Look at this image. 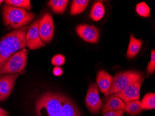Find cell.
Listing matches in <instances>:
<instances>
[{"instance_id": "1", "label": "cell", "mask_w": 155, "mask_h": 116, "mask_svg": "<svg viewBox=\"0 0 155 116\" xmlns=\"http://www.w3.org/2000/svg\"><path fill=\"white\" fill-rule=\"evenodd\" d=\"M29 26L11 31L0 41V70L10 58L20 50L27 47L26 35Z\"/></svg>"}, {"instance_id": "2", "label": "cell", "mask_w": 155, "mask_h": 116, "mask_svg": "<svg viewBox=\"0 0 155 116\" xmlns=\"http://www.w3.org/2000/svg\"><path fill=\"white\" fill-rule=\"evenodd\" d=\"M64 95L47 91L38 98L35 102L36 116H60Z\"/></svg>"}, {"instance_id": "3", "label": "cell", "mask_w": 155, "mask_h": 116, "mask_svg": "<svg viewBox=\"0 0 155 116\" xmlns=\"http://www.w3.org/2000/svg\"><path fill=\"white\" fill-rule=\"evenodd\" d=\"M2 18L5 26L13 28L24 27L35 19V14L24 8L5 4L2 8Z\"/></svg>"}, {"instance_id": "4", "label": "cell", "mask_w": 155, "mask_h": 116, "mask_svg": "<svg viewBox=\"0 0 155 116\" xmlns=\"http://www.w3.org/2000/svg\"><path fill=\"white\" fill-rule=\"evenodd\" d=\"M27 49L23 48L13 55L0 70V77L5 75L22 74L27 63Z\"/></svg>"}, {"instance_id": "5", "label": "cell", "mask_w": 155, "mask_h": 116, "mask_svg": "<svg viewBox=\"0 0 155 116\" xmlns=\"http://www.w3.org/2000/svg\"><path fill=\"white\" fill-rule=\"evenodd\" d=\"M142 78L141 74L135 71H129L117 74L112 77L111 85L108 91L104 95L111 94L120 91L132 83Z\"/></svg>"}, {"instance_id": "6", "label": "cell", "mask_w": 155, "mask_h": 116, "mask_svg": "<svg viewBox=\"0 0 155 116\" xmlns=\"http://www.w3.org/2000/svg\"><path fill=\"white\" fill-rule=\"evenodd\" d=\"M143 81L144 78H139L137 81L126 86L122 90L107 97L105 99L117 97L123 100L125 103L138 100L140 97V88Z\"/></svg>"}, {"instance_id": "7", "label": "cell", "mask_w": 155, "mask_h": 116, "mask_svg": "<svg viewBox=\"0 0 155 116\" xmlns=\"http://www.w3.org/2000/svg\"><path fill=\"white\" fill-rule=\"evenodd\" d=\"M38 30L40 38L43 42H50L54 33V25L52 15L47 13L40 20Z\"/></svg>"}, {"instance_id": "8", "label": "cell", "mask_w": 155, "mask_h": 116, "mask_svg": "<svg viewBox=\"0 0 155 116\" xmlns=\"http://www.w3.org/2000/svg\"><path fill=\"white\" fill-rule=\"evenodd\" d=\"M85 102L89 110L94 114L98 113L103 107L98 94V86L95 83L90 85Z\"/></svg>"}, {"instance_id": "9", "label": "cell", "mask_w": 155, "mask_h": 116, "mask_svg": "<svg viewBox=\"0 0 155 116\" xmlns=\"http://www.w3.org/2000/svg\"><path fill=\"white\" fill-rule=\"evenodd\" d=\"M40 20L34 22L29 27L26 35V43L27 47L31 50H35L45 46L40 38L38 30Z\"/></svg>"}, {"instance_id": "10", "label": "cell", "mask_w": 155, "mask_h": 116, "mask_svg": "<svg viewBox=\"0 0 155 116\" xmlns=\"http://www.w3.org/2000/svg\"><path fill=\"white\" fill-rule=\"evenodd\" d=\"M19 76L13 74L0 77V101H4L10 95Z\"/></svg>"}, {"instance_id": "11", "label": "cell", "mask_w": 155, "mask_h": 116, "mask_svg": "<svg viewBox=\"0 0 155 116\" xmlns=\"http://www.w3.org/2000/svg\"><path fill=\"white\" fill-rule=\"evenodd\" d=\"M77 33L80 37L86 41L96 43L100 37V31L94 25L81 24L77 26Z\"/></svg>"}, {"instance_id": "12", "label": "cell", "mask_w": 155, "mask_h": 116, "mask_svg": "<svg viewBox=\"0 0 155 116\" xmlns=\"http://www.w3.org/2000/svg\"><path fill=\"white\" fill-rule=\"evenodd\" d=\"M96 80L101 92L104 94L107 93L111 85L112 80L111 76L105 71L101 70L97 73Z\"/></svg>"}, {"instance_id": "13", "label": "cell", "mask_w": 155, "mask_h": 116, "mask_svg": "<svg viewBox=\"0 0 155 116\" xmlns=\"http://www.w3.org/2000/svg\"><path fill=\"white\" fill-rule=\"evenodd\" d=\"M60 116H81L76 105L73 101L64 95Z\"/></svg>"}, {"instance_id": "14", "label": "cell", "mask_w": 155, "mask_h": 116, "mask_svg": "<svg viewBox=\"0 0 155 116\" xmlns=\"http://www.w3.org/2000/svg\"><path fill=\"white\" fill-rule=\"evenodd\" d=\"M141 39L135 38L133 34H131L130 37V43L126 53V57L130 59H133L139 52L142 45Z\"/></svg>"}, {"instance_id": "15", "label": "cell", "mask_w": 155, "mask_h": 116, "mask_svg": "<svg viewBox=\"0 0 155 116\" xmlns=\"http://www.w3.org/2000/svg\"><path fill=\"white\" fill-rule=\"evenodd\" d=\"M124 111V103L123 101L118 98L114 97L107 99L102 109V114L111 110Z\"/></svg>"}, {"instance_id": "16", "label": "cell", "mask_w": 155, "mask_h": 116, "mask_svg": "<svg viewBox=\"0 0 155 116\" xmlns=\"http://www.w3.org/2000/svg\"><path fill=\"white\" fill-rule=\"evenodd\" d=\"M69 1L67 0H51L48 3L53 13L55 14H63L66 10Z\"/></svg>"}, {"instance_id": "17", "label": "cell", "mask_w": 155, "mask_h": 116, "mask_svg": "<svg viewBox=\"0 0 155 116\" xmlns=\"http://www.w3.org/2000/svg\"><path fill=\"white\" fill-rule=\"evenodd\" d=\"M105 14L103 4L101 2H97L93 5L90 16L92 20L98 21L102 18Z\"/></svg>"}, {"instance_id": "18", "label": "cell", "mask_w": 155, "mask_h": 116, "mask_svg": "<svg viewBox=\"0 0 155 116\" xmlns=\"http://www.w3.org/2000/svg\"><path fill=\"white\" fill-rule=\"evenodd\" d=\"M124 111L128 115H137L142 111L139 99L130 101L124 104Z\"/></svg>"}, {"instance_id": "19", "label": "cell", "mask_w": 155, "mask_h": 116, "mask_svg": "<svg viewBox=\"0 0 155 116\" xmlns=\"http://www.w3.org/2000/svg\"><path fill=\"white\" fill-rule=\"evenodd\" d=\"M89 1L88 0H74L71 5L70 13L76 15L82 13L87 8Z\"/></svg>"}, {"instance_id": "20", "label": "cell", "mask_w": 155, "mask_h": 116, "mask_svg": "<svg viewBox=\"0 0 155 116\" xmlns=\"http://www.w3.org/2000/svg\"><path fill=\"white\" fill-rule=\"evenodd\" d=\"M141 105L142 110H150L155 109V93H147L141 101Z\"/></svg>"}, {"instance_id": "21", "label": "cell", "mask_w": 155, "mask_h": 116, "mask_svg": "<svg viewBox=\"0 0 155 116\" xmlns=\"http://www.w3.org/2000/svg\"><path fill=\"white\" fill-rule=\"evenodd\" d=\"M5 3L7 5L10 6L17 7L19 8H24L28 10H30L31 9V2L29 0H8L5 1Z\"/></svg>"}, {"instance_id": "22", "label": "cell", "mask_w": 155, "mask_h": 116, "mask_svg": "<svg viewBox=\"0 0 155 116\" xmlns=\"http://www.w3.org/2000/svg\"><path fill=\"white\" fill-rule=\"evenodd\" d=\"M136 12L140 16L148 17L150 16V9L144 2H140L136 6Z\"/></svg>"}, {"instance_id": "23", "label": "cell", "mask_w": 155, "mask_h": 116, "mask_svg": "<svg viewBox=\"0 0 155 116\" xmlns=\"http://www.w3.org/2000/svg\"><path fill=\"white\" fill-rule=\"evenodd\" d=\"M151 60L147 68V75H152L155 70V51L152 50L151 52Z\"/></svg>"}, {"instance_id": "24", "label": "cell", "mask_w": 155, "mask_h": 116, "mask_svg": "<svg viewBox=\"0 0 155 116\" xmlns=\"http://www.w3.org/2000/svg\"><path fill=\"white\" fill-rule=\"evenodd\" d=\"M65 62V58L61 54L55 55L52 58L51 63L53 65L55 66H62Z\"/></svg>"}, {"instance_id": "25", "label": "cell", "mask_w": 155, "mask_h": 116, "mask_svg": "<svg viewBox=\"0 0 155 116\" xmlns=\"http://www.w3.org/2000/svg\"><path fill=\"white\" fill-rule=\"evenodd\" d=\"M123 114L124 111L121 110H111L105 112L103 116H123Z\"/></svg>"}, {"instance_id": "26", "label": "cell", "mask_w": 155, "mask_h": 116, "mask_svg": "<svg viewBox=\"0 0 155 116\" xmlns=\"http://www.w3.org/2000/svg\"><path fill=\"white\" fill-rule=\"evenodd\" d=\"M53 74L56 76H60L63 74V70L61 68L56 66L53 69Z\"/></svg>"}, {"instance_id": "27", "label": "cell", "mask_w": 155, "mask_h": 116, "mask_svg": "<svg viewBox=\"0 0 155 116\" xmlns=\"http://www.w3.org/2000/svg\"><path fill=\"white\" fill-rule=\"evenodd\" d=\"M8 115L9 112L0 107V116H8Z\"/></svg>"}, {"instance_id": "28", "label": "cell", "mask_w": 155, "mask_h": 116, "mask_svg": "<svg viewBox=\"0 0 155 116\" xmlns=\"http://www.w3.org/2000/svg\"><path fill=\"white\" fill-rule=\"evenodd\" d=\"M3 2V1H2V0H1V1H0V5H1V4H2V3Z\"/></svg>"}]
</instances>
